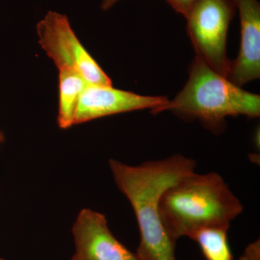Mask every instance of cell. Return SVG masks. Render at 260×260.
I'll list each match as a JSON object with an SVG mask.
<instances>
[{
    "label": "cell",
    "instance_id": "2",
    "mask_svg": "<svg viewBox=\"0 0 260 260\" xmlns=\"http://www.w3.org/2000/svg\"><path fill=\"white\" fill-rule=\"evenodd\" d=\"M244 210L223 177L216 172H196L164 191L160 201L162 225L173 242L200 229L230 227Z\"/></svg>",
    "mask_w": 260,
    "mask_h": 260
},
{
    "label": "cell",
    "instance_id": "9",
    "mask_svg": "<svg viewBox=\"0 0 260 260\" xmlns=\"http://www.w3.org/2000/svg\"><path fill=\"white\" fill-rule=\"evenodd\" d=\"M87 85L78 73L69 70H59L57 124L61 129H68L75 125V113Z\"/></svg>",
    "mask_w": 260,
    "mask_h": 260
},
{
    "label": "cell",
    "instance_id": "7",
    "mask_svg": "<svg viewBox=\"0 0 260 260\" xmlns=\"http://www.w3.org/2000/svg\"><path fill=\"white\" fill-rule=\"evenodd\" d=\"M169 101L167 97L145 96L114 88L112 85L88 84L80 96L75 124L121 113L149 109L155 114Z\"/></svg>",
    "mask_w": 260,
    "mask_h": 260
},
{
    "label": "cell",
    "instance_id": "13",
    "mask_svg": "<svg viewBox=\"0 0 260 260\" xmlns=\"http://www.w3.org/2000/svg\"><path fill=\"white\" fill-rule=\"evenodd\" d=\"M119 1V0H102L101 8L104 11H107V10L112 8Z\"/></svg>",
    "mask_w": 260,
    "mask_h": 260
},
{
    "label": "cell",
    "instance_id": "8",
    "mask_svg": "<svg viewBox=\"0 0 260 260\" xmlns=\"http://www.w3.org/2000/svg\"><path fill=\"white\" fill-rule=\"evenodd\" d=\"M239 13L241 45L239 55L231 61L227 78L238 86L260 76V4L257 0H234Z\"/></svg>",
    "mask_w": 260,
    "mask_h": 260
},
{
    "label": "cell",
    "instance_id": "3",
    "mask_svg": "<svg viewBox=\"0 0 260 260\" xmlns=\"http://www.w3.org/2000/svg\"><path fill=\"white\" fill-rule=\"evenodd\" d=\"M165 111L184 121L198 120L212 133L218 134L225 129L228 116L259 117L260 97L243 90L196 56L185 86L155 114Z\"/></svg>",
    "mask_w": 260,
    "mask_h": 260
},
{
    "label": "cell",
    "instance_id": "12",
    "mask_svg": "<svg viewBox=\"0 0 260 260\" xmlns=\"http://www.w3.org/2000/svg\"><path fill=\"white\" fill-rule=\"evenodd\" d=\"M239 260H260V240L248 244Z\"/></svg>",
    "mask_w": 260,
    "mask_h": 260
},
{
    "label": "cell",
    "instance_id": "6",
    "mask_svg": "<svg viewBox=\"0 0 260 260\" xmlns=\"http://www.w3.org/2000/svg\"><path fill=\"white\" fill-rule=\"evenodd\" d=\"M75 251L71 260H140L111 232L104 214L80 210L72 229Z\"/></svg>",
    "mask_w": 260,
    "mask_h": 260
},
{
    "label": "cell",
    "instance_id": "14",
    "mask_svg": "<svg viewBox=\"0 0 260 260\" xmlns=\"http://www.w3.org/2000/svg\"><path fill=\"white\" fill-rule=\"evenodd\" d=\"M0 260H5V259H2V258H0Z\"/></svg>",
    "mask_w": 260,
    "mask_h": 260
},
{
    "label": "cell",
    "instance_id": "11",
    "mask_svg": "<svg viewBox=\"0 0 260 260\" xmlns=\"http://www.w3.org/2000/svg\"><path fill=\"white\" fill-rule=\"evenodd\" d=\"M166 1L169 3L173 9L177 13H180L186 18L198 0H166Z\"/></svg>",
    "mask_w": 260,
    "mask_h": 260
},
{
    "label": "cell",
    "instance_id": "1",
    "mask_svg": "<svg viewBox=\"0 0 260 260\" xmlns=\"http://www.w3.org/2000/svg\"><path fill=\"white\" fill-rule=\"evenodd\" d=\"M109 169L119 191L134 211L140 241V260H177L176 243L168 235L160 217V201L168 188L196 171V161L181 154L138 166L110 159Z\"/></svg>",
    "mask_w": 260,
    "mask_h": 260
},
{
    "label": "cell",
    "instance_id": "10",
    "mask_svg": "<svg viewBox=\"0 0 260 260\" xmlns=\"http://www.w3.org/2000/svg\"><path fill=\"white\" fill-rule=\"evenodd\" d=\"M229 228H203L191 233L188 237L199 245L206 260H234L228 240Z\"/></svg>",
    "mask_w": 260,
    "mask_h": 260
},
{
    "label": "cell",
    "instance_id": "4",
    "mask_svg": "<svg viewBox=\"0 0 260 260\" xmlns=\"http://www.w3.org/2000/svg\"><path fill=\"white\" fill-rule=\"evenodd\" d=\"M39 43L58 70L80 75L87 84L112 85V81L80 42L67 15L49 11L37 25Z\"/></svg>",
    "mask_w": 260,
    "mask_h": 260
},
{
    "label": "cell",
    "instance_id": "5",
    "mask_svg": "<svg viewBox=\"0 0 260 260\" xmlns=\"http://www.w3.org/2000/svg\"><path fill=\"white\" fill-rule=\"evenodd\" d=\"M236 10L234 0H198L186 18L197 56L225 78L231 64L228 30Z\"/></svg>",
    "mask_w": 260,
    "mask_h": 260
}]
</instances>
